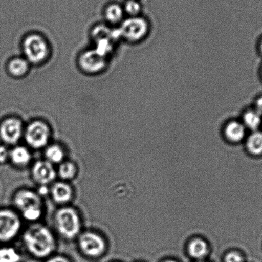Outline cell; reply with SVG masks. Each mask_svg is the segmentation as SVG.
<instances>
[{
  "instance_id": "obj_1",
  "label": "cell",
  "mask_w": 262,
  "mask_h": 262,
  "mask_svg": "<svg viewBox=\"0 0 262 262\" xmlns=\"http://www.w3.org/2000/svg\"><path fill=\"white\" fill-rule=\"evenodd\" d=\"M19 238L25 251L37 259L48 258L56 253L58 247V238L54 231L41 221L29 224Z\"/></svg>"
},
{
  "instance_id": "obj_2",
  "label": "cell",
  "mask_w": 262,
  "mask_h": 262,
  "mask_svg": "<svg viewBox=\"0 0 262 262\" xmlns=\"http://www.w3.org/2000/svg\"><path fill=\"white\" fill-rule=\"evenodd\" d=\"M12 207L28 224L40 222L46 213L44 197L36 189L24 187L16 189L12 195Z\"/></svg>"
},
{
  "instance_id": "obj_3",
  "label": "cell",
  "mask_w": 262,
  "mask_h": 262,
  "mask_svg": "<svg viewBox=\"0 0 262 262\" xmlns=\"http://www.w3.org/2000/svg\"><path fill=\"white\" fill-rule=\"evenodd\" d=\"M52 225L58 238L75 242L84 229L83 215L72 205L58 207L53 213Z\"/></svg>"
},
{
  "instance_id": "obj_4",
  "label": "cell",
  "mask_w": 262,
  "mask_h": 262,
  "mask_svg": "<svg viewBox=\"0 0 262 262\" xmlns=\"http://www.w3.org/2000/svg\"><path fill=\"white\" fill-rule=\"evenodd\" d=\"M75 242L79 253L88 258H100L108 251V238L95 229L84 228Z\"/></svg>"
},
{
  "instance_id": "obj_5",
  "label": "cell",
  "mask_w": 262,
  "mask_h": 262,
  "mask_svg": "<svg viewBox=\"0 0 262 262\" xmlns=\"http://www.w3.org/2000/svg\"><path fill=\"white\" fill-rule=\"evenodd\" d=\"M24 221L11 207L0 208V244H9L19 238Z\"/></svg>"
},
{
  "instance_id": "obj_6",
  "label": "cell",
  "mask_w": 262,
  "mask_h": 262,
  "mask_svg": "<svg viewBox=\"0 0 262 262\" xmlns=\"http://www.w3.org/2000/svg\"><path fill=\"white\" fill-rule=\"evenodd\" d=\"M52 129L46 122L34 120L25 127L24 139L32 151L43 150L52 142Z\"/></svg>"
},
{
  "instance_id": "obj_7",
  "label": "cell",
  "mask_w": 262,
  "mask_h": 262,
  "mask_svg": "<svg viewBox=\"0 0 262 262\" xmlns=\"http://www.w3.org/2000/svg\"><path fill=\"white\" fill-rule=\"evenodd\" d=\"M118 29L121 38L129 42L137 43L144 40L149 35L150 24L144 17H128L122 21Z\"/></svg>"
},
{
  "instance_id": "obj_8",
  "label": "cell",
  "mask_w": 262,
  "mask_h": 262,
  "mask_svg": "<svg viewBox=\"0 0 262 262\" xmlns=\"http://www.w3.org/2000/svg\"><path fill=\"white\" fill-rule=\"evenodd\" d=\"M22 48L24 57L33 64L44 62L49 55V45L45 38L39 34L27 35L23 42Z\"/></svg>"
},
{
  "instance_id": "obj_9",
  "label": "cell",
  "mask_w": 262,
  "mask_h": 262,
  "mask_svg": "<svg viewBox=\"0 0 262 262\" xmlns=\"http://www.w3.org/2000/svg\"><path fill=\"white\" fill-rule=\"evenodd\" d=\"M29 169L30 179L38 187H49L57 180L56 167L44 159L34 160Z\"/></svg>"
},
{
  "instance_id": "obj_10",
  "label": "cell",
  "mask_w": 262,
  "mask_h": 262,
  "mask_svg": "<svg viewBox=\"0 0 262 262\" xmlns=\"http://www.w3.org/2000/svg\"><path fill=\"white\" fill-rule=\"evenodd\" d=\"M25 126L19 118L11 117L0 123V141L10 147L19 144L24 139Z\"/></svg>"
},
{
  "instance_id": "obj_11",
  "label": "cell",
  "mask_w": 262,
  "mask_h": 262,
  "mask_svg": "<svg viewBox=\"0 0 262 262\" xmlns=\"http://www.w3.org/2000/svg\"><path fill=\"white\" fill-rule=\"evenodd\" d=\"M51 201L58 207L72 205L75 199L76 192L71 182L57 179L48 189Z\"/></svg>"
},
{
  "instance_id": "obj_12",
  "label": "cell",
  "mask_w": 262,
  "mask_h": 262,
  "mask_svg": "<svg viewBox=\"0 0 262 262\" xmlns=\"http://www.w3.org/2000/svg\"><path fill=\"white\" fill-rule=\"evenodd\" d=\"M106 64V57L95 48L85 51L79 57V65L81 70L88 73L100 72Z\"/></svg>"
},
{
  "instance_id": "obj_13",
  "label": "cell",
  "mask_w": 262,
  "mask_h": 262,
  "mask_svg": "<svg viewBox=\"0 0 262 262\" xmlns=\"http://www.w3.org/2000/svg\"><path fill=\"white\" fill-rule=\"evenodd\" d=\"M34 162L32 150L26 145L17 144L10 147L9 163L14 169L24 170L29 168Z\"/></svg>"
},
{
  "instance_id": "obj_14",
  "label": "cell",
  "mask_w": 262,
  "mask_h": 262,
  "mask_svg": "<svg viewBox=\"0 0 262 262\" xmlns=\"http://www.w3.org/2000/svg\"><path fill=\"white\" fill-rule=\"evenodd\" d=\"M43 151V159L57 167L68 159L67 149L59 142H51Z\"/></svg>"
},
{
  "instance_id": "obj_15",
  "label": "cell",
  "mask_w": 262,
  "mask_h": 262,
  "mask_svg": "<svg viewBox=\"0 0 262 262\" xmlns=\"http://www.w3.org/2000/svg\"><path fill=\"white\" fill-rule=\"evenodd\" d=\"M246 128L241 121L232 119L227 122L223 128V135L226 141L237 144L245 138Z\"/></svg>"
},
{
  "instance_id": "obj_16",
  "label": "cell",
  "mask_w": 262,
  "mask_h": 262,
  "mask_svg": "<svg viewBox=\"0 0 262 262\" xmlns=\"http://www.w3.org/2000/svg\"><path fill=\"white\" fill-rule=\"evenodd\" d=\"M56 169L57 179L71 183L78 177L80 171L77 163L68 158L58 165Z\"/></svg>"
},
{
  "instance_id": "obj_17",
  "label": "cell",
  "mask_w": 262,
  "mask_h": 262,
  "mask_svg": "<svg viewBox=\"0 0 262 262\" xmlns=\"http://www.w3.org/2000/svg\"><path fill=\"white\" fill-rule=\"evenodd\" d=\"M187 253L190 258L195 261H203L209 254V246L202 238H196L192 239L188 244Z\"/></svg>"
},
{
  "instance_id": "obj_18",
  "label": "cell",
  "mask_w": 262,
  "mask_h": 262,
  "mask_svg": "<svg viewBox=\"0 0 262 262\" xmlns=\"http://www.w3.org/2000/svg\"><path fill=\"white\" fill-rule=\"evenodd\" d=\"M30 68V63L25 57H15L9 61L7 69L11 75L16 78L26 75Z\"/></svg>"
},
{
  "instance_id": "obj_19",
  "label": "cell",
  "mask_w": 262,
  "mask_h": 262,
  "mask_svg": "<svg viewBox=\"0 0 262 262\" xmlns=\"http://www.w3.org/2000/svg\"><path fill=\"white\" fill-rule=\"evenodd\" d=\"M22 256L16 247L9 244H0V262H21Z\"/></svg>"
},
{
  "instance_id": "obj_20",
  "label": "cell",
  "mask_w": 262,
  "mask_h": 262,
  "mask_svg": "<svg viewBox=\"0 0 262 262\" xmlns=\"http://www.w3.org/2000/svg\"><path fill=\"white\" fill-rule=\"evenodd\" d=\"M261 118L262 117L254 108L248 109L243 114L241 122L246 129L254 132L260 126Z\"/></svg>"
},
{
  "instance_id": "obj_21",
  "label": "cell",
  "mask_w": 262,
  "mask_h": 262,
  "mask_svg": "<svg viewBox=\"0 0 262 262\" xmlns=\"http://www.w3.org/2000/svg\"><path fill=\"white\" fill-rule=\"evenodd\" d=\"M246 148L251 154H262V132L254 131L246 140Z\"/></svg>"
},
{
  "instance_id": "obj_22",
  "label": "cell",
  "mask_w": 262,
  "mask_h": 262,
  "mask_svg": "<svg viewBox=\"0 0 262 262\" xmlns=\"http://www.w3.org/2000/svg\"><path fill=\"white\" fill-rule=\"evenodd\" d=\"M124 11L118 4H112L105 10V17L109 24L117 25L123 21Z\"/></svg>"
},
{
  "instance_id": "obj_23",
  "label": "cell",
  "mask_w": 262,
  "mask_h": 262,
  "mask_svg": "<svg viewBox=\"0 0 262 262\" xmlns=\"http://www.w3.org/2000/svg\"><path fill=\"white\" fill-rule=\"evenodd\" d=\"M123 9L129 17L139 16L142 11V6L137 0H128L124 4Z\"/></svg>"
},
{
  "instance_id": "obj_24",
  "label": "cell",
  "mask_w": 262,
  "mask_h": 262,
  "mask_svg": "<svg viewBox=\"0 0 262 262\" xmlns=\"http://www.w3.org/2000/svg\"><path fill=\"white\" fill-rule=\"evenodd\" d=\"M223 262H244V258L239 252L231 251L224 256Z\"/></svg>"
},
{
  "instance_id": "obj_25",
  "label": "cell",
  "mask_w": 262,
  "mask_h": 262,
  "mask_svg": "<svg viewBox=\"0 0 262 262\" xmlns=\"http://www.w3.org/2000/svg\"><path fill=\"white\" fill-rule=\"evenodd\" d=\"M10 147L6 145L0 144V165H5L9 163Z\"/></svg>"
},
{
  "instance_id": "obj_26",
  "label": "cell",
  "mask_w": 262,
  "mask_h": 262,
  "mask_svg": "<svg viewBox=\"0 0 262 262\" xmlns=\"http://www.w3.org/2000/svg\"><path fill=\"white\" fill-rule=\"evenodd\" d=\"M45 262H72L68 256L61 254H53L45 259Z\"/></svg>"
},
{
  "instance_id": "obj_27",
  "label": "cell",
  "mask_w": 262,
  "mask_h": 262,
  "mask_svg": "<svg viewBox=\"0 0 262 262\" xmlns=\"http://www.w3.org/2000/svg\"><path fill=\"white\" fill-rule=\"evenodd\" d=\"M254 109L262 117V96L256 99Z\"/></svg>"
},
{
  "instance_id": "obj_28",
  "label": "cell",
  "mask_w": 262,
  "mask_h": 262,
  "mask_svg": "<svg viewBox=\"0 0 262 262\" xmlns=\"http://www.w3.org/2000/svg\"><path fill=\"white\" fill-rule=\"evenodd\" d=\"M163 262H178V261H175V260H172V259H167V260H165L164 261H163Z\"/></svg>"
},
{
  "instance_id": "obj_29",
  "label": "cell",
  "mask_w": 262,
  "mask_h": 262,
  "mask_svg": "<svg viewBox=\"0 0 262 262\" xmlns=\"http://www.w3.org/2000/svg\"><path fill=\"white\" fill-rule=\"evenodd\" d=\"M259 49H260V52H261V54H262V40H261V42L260 43V46H259Z\"/></svg>"
},
{
  "instance_id": "obj_30",
  "label": "cell",
  "mask_w": 262,
  "mask_h": 262,
  "mask_svg": "<svg viewBox=\"0 0 262 262\" xmlns=\"http://www.w3.org/2000/svg\"><path fill=\"white\" fill-rule=\"evenodd\" d=\"M195 262H207V261H205V260H203V261H195Z\"/></svg>"
}]
</instances>
